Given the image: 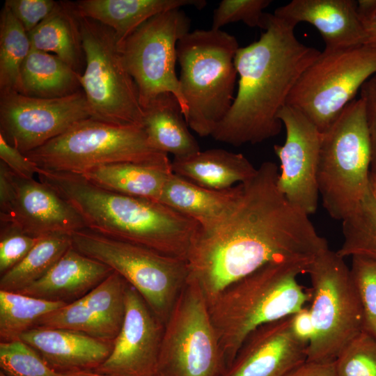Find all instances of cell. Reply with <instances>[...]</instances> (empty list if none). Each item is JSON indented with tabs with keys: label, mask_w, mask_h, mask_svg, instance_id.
Here are the masks:
<instances>
[{
	"label": "cell",
	"mask_w": 376,
	"mask_h": 376,
	"mask_svg": "<svg viewBox=\"0 0 376 376\" xmlns=\"http://www.w3.org/2000/svg\"><path fill=\"white\" fill-rule=\"evenodd\" d=\"M276 164L263 162L245 182L235 205L216 228L199 230L187 258L188 280L210 306L228 287L272 263L307 269L329 249L309 216L279 191ZM307 271V270H306Z\"/></svg>",
	"instance_id": "obj_1"
},
{
	"label": "cell",
	"mask_w": 376,
	"mask_h": 376,
	"mask_svg": "<svg viewBox=\"0 0 376 376\" xmlns=\"http://www.w3.org/2000/svg\"><path fill=\"white\" fill-rule=\"evenodd\" d=\"M295 26L266 13L260 38L239 47L235 65L238 89L232 105L211 135L234 146L274 137L283 124L278 115L293 86L320 52L301 43Z\"/></svg>",
	"instance_id": "obj_2"
},
{
	"label": "cell",
	"mask_w": 376,
	"mask_h": 376,
	"mask_svg": "<svg viewBox=\"0 0 376 376\" xmlns=\"http://www.w3.org/2000/svg\"><path fill=\"white\" fill-rule=\"evenodd\" d=\"M36 175L73 206L86 228L187 260L201 228L194 219L160 202L106 190L79 174L38 167Z\"/></svg>",
	"instance_id": "obj_3"
},
{
	"label": "cell",
	"mask_w": 376,
	"mask_h": 376,
	"mask_svg": "<svg viewBox=\"0 0 376 376\" xmlns=\"http://www.w3.org/2000/svg\"><path fill=\"white\" fill-rule=\"evenodd\" d=\"M306 270L296 264H267L228 287L209 306L225 368L251 332L293 315L310 301L311 292L297 280Z\"/></svg>",
	"instance_id": "obj_4"
},
{
	"label": "cell",
	"mask_w": 376,
	"mask_h": 376,
	"mask_svg": "<svg viewBox=\"0 0 376 376\" xmlns=\"http://www.w3.org/2000/svg\"><path fill=\"white\" fill-rule=\"evenodd\" d=\"M239 47L233 36L212 29L189 31L178 42V79L188 109L186 121L201 137L212 134L232 105Z\"/></svg>",
	"instance_id": "obj_5"
},
{
	"label": "cell",
	"mask_w": 376,
	"mask_h": 376,
	"mask_svg": "<svg viewBox=\"0 0 376 376\" xmlns=\"http://www.w3.org/2000/svg\"><path fill=\"white\" fill-rule=\"evenodd\" d=\"M371 143L364 103L354 99L322 133L317 172L322 205L343 221L356 208L370 181Z\"/></svg>",
	"instance_id": "obj_6"
},
{
	"label": "cell",
	"mask_w": 376,
	"mask_h": 376,
	"mask_svg": "<svg viewBox=\"0 0 376 376\" xmlns=\"http://www.w3.org/2000/svg\"><path fill=\"white\" fill-rule=\"evenodd\" d=\"M25 155L42 169L80 174L102 165L164 164L168 155L150 144L141 126H121L93 118L81 120Z\"/></svg>",
	"instance_id": "obj_7"
},
{
	"label": "cell",
	"mask_w": 376,
	"mask_h": 376,
	"mask_svg": "<svg viewBox=\"0 0 376 376\" xmlns=\"http://www.w3.org/2000/svg\"><path fill=\"white\" fill-rule=\"evenodd\" d=\"M70 237L75 249L109 267L135 288L165 324L187 281V260L88 228L72 233Z\"/></svg>",
	"instance_id": "obj_8"
},
{
	"label": "cell",
	"mask_w": 376,
	"mask_h": 376,
	"mask_svg": "<svg viewBox=\"0 0 376 376\" xmlns=\"http://www.w3.org/2000/svg\"><path fill=\"white\" fill-rule=\"evenodd\" d=\"M312 285L309 307L315 334L306 361L334 362L362 331L363 314L350 270L344 258L328 249L308 266Z\"/></svg>",
	"instance_id": "obj_9"
},
{
	"label": "cell",
	"mask_w": 376,
	"mask_h": 376,
	"mask_svg": "<svg viewBox=\"0 0 376 376\" xmlns=\"http://www.w3.org/2000/svg\"><path fill=\"white\" fill-rule=\"evenodd\" d=\"M77 19L86 59L79 80L91 117L116 125L142 127L143 111L137 88L115 33L93 19Z\"/></svg>",
	"instance_id": "obj_10"
},
{
	"label": "cell",
	"mask_w": 376,
	"mask_h": 376,
	"mask_svg": "<svg viewBox=\"0 0 376 376\" xmlns=\"http://www.w3.org/2000/svg\"><path fill=\"white\" fill-rule=\"evenodd\" d=\"M376 73V48L363 45L320 52L293 86L286 104L322 133Z\"/></svg>",
	"instance_id": "obj_11"
},
{
	"label": "cell",
	"mask_w": 376,
	"mask_h": 376,
	"mask_svg": "<svg viewBox=\"0 0 376 376\" xmlns=\"http://www.w3.org/2000/svg\"><path fill=\"white\" fill-rule=\"evenodd\" d=\"M224 368L209 305L201 288L187 279L164 324L159 373L162 376H219Z\"/></svg>",
	"instance_id": "obj_12"
},
{
	"label": "cell",
	"mask_w": 376,
	"mask_h": 376,
	"mask_svg": "<svg viewBox=\"0 0 376 376\" xmlns=\"http://www.w3.org/2000/svg\"><path fill=\"white\" fill-rule=\"evenodd\" d=\"M189 28L190 19L185 12L173 9L153 16L118 42L142 109L159 95L171 93L180 102L186 119L188 109L175 63L178 42Z\"/></svg>",
	"instance_id": "obj_13"
},
{
	"label": "cell",
	"mask_w": 376,
	"mask_h": 376,
	"mask_svg": "<svg viewBox=\"0 0 376 376\" xmlns=\"http://www.w3.org/2000/svg\"><path fill=\"white\" fill-rule=\"evenodd\" d=\"M89 118L92 117L84 91L58 97L0 92V132L24 155Z\"/></svg>",
	"instance_id": "obj_14"
},
{
	"label": "cell",
	"mask_w": 376,
	"mask_h": 376,
	"mask_svg": "<svg viewBox=\"0 0 376 376\" xmlns=\"http://www.w3.org/2000/svg\"><path fill=\"white\" fill-rule=\"evenodd\" d=\"M0 222L34 237L86 228L79 213L52 188L16 175L1 161Z\"/></svg>",
	"instance_id": "obj_15"
},
{
	"label": "cell",
	"mask_w": 376,
	"mask_h": 376,
	"mask_svg": "<svg viewBox=\"0 0 376 376\" xmlns=\"http://www.w3.org/2000/svg\"><path fill=\"white\" fill-rule=\"evenodd\" d=\"M278 117L285 130L283 145H274L281 162L276 184L295 207L311 215L317 210V172L322 133L301 112L285 105Z\"/></svg>",
	"instance_id": "obj_16"
},
{
	"label": "cell",
	"mask_w": 376,
	"mask_h": 376,
	"mask_svg": "<svg viewBox=\"0 0 376 376\" xmlns=\"http://www.w3.org/2000/svg\"><path fill=\"white\" fill-rule=\"evenodd\" d=\"M125 300V316L113 350L93 371L109 376H156L164 324L130 284Z\"/></svg>",
	"instance_id": "obj_17"
},
{
	"label": "cell",
	"mask_w": 376,
	"mask_h": 376,
	"mask_svg": "<svg viewBox=\"0 0 376 376\" xmlns=\"http://www.w3.org/2000/svg\"><path fill=\"white\" fill-rule=\"evenodd\" d=\"M291 318L263 324L251 332L219 376H283L306 361L308 344L294 336Z\"/></svg>",
	"instance_id": "obj_18"
},
{
	"label": "cell",
	"mask_w": 376,
	"mask_h": 376,
	"mask_svg": "<svg viewBox=\"0 0 376 376\" xmlns=\"http://www.w3.org/2000/svg\"><path fill=\"white\" fill-rule=\"evenodd\" d=\"M274 14L295 26L306 22L320 32L324 49H336L365 45L366 34L357 13V1L292 0Z\"/></svg>",
	"instance_id": "obj_19"
},
{
	"label": "cell",
	"mask_w": 376,
	"mask_h": 376,
	"mask_svg": "<svg viewBox=\"0 0 376 376\" xmlns=\"http://www.w3.org/2000/svg\"><path fill=\"white\" fill-rule=\"evenodd\" d=\"M57 373L94 370L111 353L113 340L65 329L35 327L20 336Z\"/></svg>",
	"instance_id": "obj_20"
},
{
	"label": "cell",
	"mask_w": 376,
	"mask_h": 376,
	"mask_svg": "<svg viewBox=\"0 0 376 376\" xmlns=\"http://www.w3.org/2000/svg\"><path fill=\"white\" fill-rule=\"evenodd\" d=\"M113 272L72 245L42 279L17 292L69 304L86 295Z\"/></svg>",
	"instance_id": "obj_21"
},
{
	"label": "cell",
	"mask_w": 376,
	"mask_h": 376,
	"mask_svg": "<svg viewBox=\"0 0 376 376\" xmlns=\"http://www.w3.org/2000/svg\"><path fill=\"white\" fill-rule=\"evenodd\" d=\"M242 189V183L217 190L198 185L171 173L159 202L194 219L203 231L216 228L228 215Z\"/></svg>",
	"instance_id": "obj_22"
},
{
	"label": "cell",
	"mask_w": 376,
	"mask_h": 376,
	"mask_svg": "<svg viewBox=\"0 0 376 376\" xmlns=\"http://www.w3.org/2000/svg\"><path fill=\"white\" fill-rule=\"evenodd\" d=\"M204 0H80L70 2L77 17L93 19L111 29L119 43L157 14L194 6L202 8Z\"/></svg>",
	"instance_id": "obj_23"
},
{
	"label": "cell",
	"mask_w": 376,
	"mask_h": 376,
	"mask_svg": "<svg viewBox=\"0 0 376 376\" xmlns=\"http://www.w3.org/2000/svg\"><path fill=\"white\" fill-rule=\"evenodd\" d=\"M173 173L203 187L223 190L252 178L257 172L241 153L213 148L183 158H173Z\"/></svg>",
	"instance_id": "obj_24"
},
{
	"label": "cell",
	"mask_w": 376,
	"mask_h": 376,
	"mask_svg": "<svg viewBox=\"0 0 376 376\" xmlns=\"http://www.w3.org/2000/svg\"><path fill=\"white\" fill-rule=\"evenodd\" d=\"M143 111L142 127L156 150L171 153L174 158L189 157L201 151L173 94L159 95Z\"/></svg>",
	"instance_id": "obj_25"
},
{
	"label": "cell",
	"mask_w": 376,
	"mask_h": 376,
	"mask_svg": "<svg viewBox=\"0 0 376 376\" xmlns=\"http://www.w3.org/2000/svg\"><path fill=\"white\" fill-rule=\"evenodd\" d=\"M172 172L171 162L164 164L120 162L96 166L79 175L106 190L159 202Z\"/></svg>",
	"instance_id": "obj_26"
},
{
	"label": "cell",
	"mask_w": 376,
	"mask_h": 376,
	"mask_svg": "<svg viewBox=\"0 0 376 376\" xmlns=\"http://www.w3.org/2000/svg\"><path fill=\"white\" fill-rule=\"evenodd\" d=\"M79 75L56 55L31 48L21 67L22 93L38 97L65 96L78 91Z\"/></svg>",
	"instance_id": "obj_27"
},
{
	"label": "cell",
	"mask_w": 376,
	"mask_h": 376,
	"mask_svg": "<svg viewBox=\"0 0 376 376\" xmlns=\"http://www.w3.org/2000/svg\"><path fill=\"white\" fill-rule=\"evenodd\" d=\"M28 35L33 49L54 53L77 71L83 49L78 19L70 2H57L52 13Z\"/></svg>",
	"instance_id": "obj_28"
},
{
	"label": "cell",
	"mask_w": 376,
	"mask_h": 376,
	"mask_svg": "<svg viewBox=\"0 0 376 376\" xmlns=\"http://www.w3.org/2000/svg\"><path fill=\"white\" fill-rule=\"evenodd\" d=\"M71 246L69 234L52 233L39 237L24 258L1 276L0 290L18 292L38 281Z\"/></svg>",
	"instance_id": "obj_29"
},
{
	"label": "cell",
	"mask_w": 376,
	"mask_h": 376,
	"mask_svg": "<svg viewBox=\"0 0 376 376\" xmlns=\"http://www.w3.org/2000/svg\"><path fill=\"white\" fill-rule=\"evenodd\" d=\"M31 48L28 33L4 4L0 17V92L22 93L21 67Z\"/></svg>",
	"instance_id": "obj_30"
},
{
	"label": "cell",
	"mask_w": 376,
	"mask_h": 376,
	"mask_svg": "<svg viewBox=\"0 0 376 376\" xmlns=\"http://www.w3.org/2000/svg\"><path fill=\"white\" fill-rule=\"evenodd\" d=\"M66 304L0 290L1 342L20 340L40 318Z\"/></svg>",
	"instance_id": "obj_31"
},
{
	"label": "cell",
	"mask_w": 376,
	"mask_h": 376,
	"mask_svg": "<svg viewBox=\"0 0 376 376\" xmlns=\"http://www.w3.org/2000/svg\"><path fill=\"white\" fill-rule=\"evenodd\" d=\"M342 231L343 241L336 251L339 256L376 258V179L372 175L366 194L354 210L342 221Z\"/></svg>",
	"instance_id": "obj_32"
},
{
	"label": "cell",
	"mask_w": 376,
	"mask_h": 376,
	"mask_svg": "<svg viewBox=\"0 0 376 376\" xmlns=\"http://www.w3.org/2000/svg\"><path fill=\"white\" fill-rule=\"evenodd\" d=\"M35 327L70 329L107 340H114L119 333L81 298L42 316Z\"/></svg>",
	"instance_id": "obj_33"
},
{
	"label": "cell",
	"mask_w": 376,
	"mask_h": 376,
	"mask_svg": "<svg viewBox=\"0 0 376 376\" xmlns=\"http://www.w3.org/2000/svg\"><path fill=\"white\" fill-rule=\"evenodd\" d=\"M352 257L350 270L362 309V331L376 339V258Z\"/></svg>",
	"instance_id": "obj_34"
},
{
	"label": "cell",
	"mask_w": 376,
	"mask_h": 376,
	"mask_svg": "<svg viewBox=\"0 0 376 376\" xmlns=\"http://www.w3.org/2000/svg\"><path fill=\"white\" fill-rule=\"evenodd\" d=\"M0 367L7 376H61L22 340L0 343Z\"/></svg>",
	"instance_id": "obj_35"
},
{
	"label": "cell",
	"mask_w": 376,
	"mask_h": 376,
	"mask_svg": "<svg viewBox=\"0 0 376 376\" xmlns=\"http://www.w3.org/2000/svg\"><path fill=\"white\" fill-rule=\"evenodd\" d=\"M334 363L336 376H376V339L361 331Z\"/></svg>",
	"instance_id": "obj_36"
},
{
	"label": "cell",
	"mask_w": 376,
	"mask_h": 376,
	"mask_svg": "<svg viewBox=\"0 0 376 376\" xmlns=\"http://www.w3.org/2000/svg\"><path fill=\"white\" fill-rule=\"evenodd\" d=\"M270 0H223L214 10L212 28L221 30L224 26L242 22L248 26L263 29L265 13Z\"/></svg>",
	"instance_id": "obj_37"
},
{
	"label": "cell",
	"mask_w": 376,
	"mask_h": 376,
	"mask_svg": "<svg viewBox=\"0 0 376 376\" xmlns=\"http://www.w3.org/2000/svg\"><path fill=\"white\" fill-rule=\"evenodd\" d=\"M38 240L39 237L25 234L13 225L1 224V276L22 260Z\"/></svg>",
	"instance_id": "obj_38"
},
{
	"label": "cell",
	"mask_w": 376,
	"mask_h": 376,
	"mask_svg": "<svg viewBox=\"0 0 376 376\" xmlns=\"http://www.w3.org/2000/svg\"><path fill=\"white\" fill-rule=\"evenodd\" d=\"M52 0H6V5L29 33L54 10Z\"/></svg>",
	"instance_id": "obj_39"
},
{
	"label": "cell",
	"mask_w": 376,
	"mask_h": 376,
	"mask_svg": "<svg viewBox=\"0 0 376 376\" xmlns=\"http://www.w3.org/2000/svg\"><path fill=\"white\" fill-rule=\"evenodd\" d=\"M359 91L360 98L364 103L370 138L372 152L370 173L376 177V73L363 84Z\"/></svg>",
	"instance_id": "obj_40"
},
{
	"label": "cell",
	"mask_w": 376,
	"mask_h": 376,
	"mask_svg": "<svg viewBox=\"0 0 376 376\" xmlns=\"http://www.w3.org/2000/svg\"><path fill=\"white\" fill-rule=\"evenodd\" d=\"M0 161L14 173L24 178H33L38 166L24 154L10 145L0 132Z\"/></svg>",
	"instance_id": "obj_41"
},
{
	"label": "cell",
	"mask_w": 376,
	"mask_h": 376,
	"mask_svg": "<svg viewBox=\"0 0 376 376\" xmlns=\"http://www.w3.org/2000/svg\"><path fill=\"white\" fill-rule=\"evenodd\" d=\"M291 329L294 336L299 340L308 345L315 334L313 319L309 308L304 306L292 315Z\"/></svg>",
	"instance_id": "obj_42"
},
{
	"label": "cell",
	"mask_w": 376,
	"mask_h": 376,
	"mask_svg": "<svg viewBox=\"0 0 376 376\" xmlns=\"http://www.w3.org/2000/svg\"><path fill=\"white\" fill-rule=\"evenodd\" d=\"M283 376H336L335 363L305 361Z\"/></svg>",
	"instance_id": "obj_43"
},
{
	"label": "cell",
	"mask_w": 376,
	"mask_h": 376,
	"mask_svg": "<svg viewBox=\"0 0 376 376\" xmlns=\"http://www.w3.org/2000/svg\"><path fill=\"white\" fill-rule=\"evenodd\" d=\"M357 13L361 22L376 17V0L357 1Z\"/></svg>",
	"instance_id": "obj_44"
},
{
	"label": "cell",
	"mask_w": 376,
	"mask_h": 376,
	"mask_svg": "<svg viewBox=\"0 0 376 376\" xmlns=\"http://www.w3.org/2000/svg\"><path fill=\"white\" fill-rule=\"evenodd\" d=\"M362 24L366 34L365 45L376 48V17L362 21Z\"/></svg>",
	"instance_id": "obj_45"
},
{
	"label": "cell",
	"mask_w": 376,
	"mask_h": 376,
	"mask_svg": "<svg viewBox=\"0 0 376 376\" xmlns=\"http://www.w3.org/2000/svg\"><path fill=\"white\" fill-rule=\"evenodd\" d=\"M61 376H109L93 370H82L61 374Z\"/></svg>",
	"instance_id": "obj_46"
},
{
	"label": "cell",
	"mask_w": 376,
	"mask_h": 376,
	"mask_svg": "<svg viewBox=\"0 0 376 376\" xmlns=\"http://www.w3.org/2000/svg\"><path fill=\"white\" fill-rule=\"evenodd\" d=\"M0 376H7V375L5 373H3L2 371H1Z\"/></svg>",
	"instance_id": "obj_47"
},
{
	"label": "cell",
	"mask_w": 376,
	"mask_h": 376,
	"mask_svg": "<svg viewBox=\"0 0 376 376\" xmlns=\"http://www.w3.org/2000/svg\"><path fill=\"white\" fill-rule=\"evenodd\" d=\"M156 376H162L159 373H158Z\"/></svg>",
	"instance_id": "obj_48"
},
{
	"label": "cell",
	"mask_w": 376,
	"mask_h": 376,
	"mask_svg": "<svg viewBox=\"0 0 376 376\" xmlns=\"http://www.w3.org/2000/svg\"><path fill=\"white\" fill-rule=\"evenodd\" d=\"M374 177V176H373ZM376 179V177H374Z\"/></svg>",
	"instance_id": "obj_49"
}]
</instances>
